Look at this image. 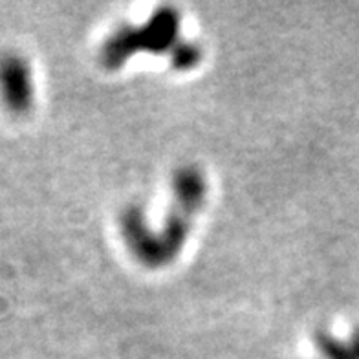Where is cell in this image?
Listing matches in <instances>:
<instances>
[{"mask_svg":"<svg viewBox=\"0 0 359 359\" xmlns=\"http://www.w3.org/2000/svg\"><path fill=\"white\" fill-rule=\"evenodd\" d=\"M35 88L28 59L17 52L0 55V101L15 116H24L34 107Z\"/></svg>","mask_w":359,"mask_h":359,"instance_id":"cell-2","label":"cell"},{"mask_svg":"<svg viewBox=\"0 0 359 359\" xmlns=\"http://www.w3.org/2000/svg\"><path fill=\"white\" fill-rule=\"evenodd\" d=\"M317 345L328 359H359V330L345 343L334 339L328 334H319Z\"/></svg>","mask_w":359,"mask_h":359,"instance_id":"cell-3","label":"cell"},{"mask_svg":"<svg viewBox=\"0 0 359 359\" xmlns=\"http://www.w3.org/2000/svg\"><path fill=\"white\" fill-rule=\"evenodd\" d=\"M200 61V48L194 44L180 43L172 48V65L178 70H189Z\"/></svg>","mask_w":359,"mask_h":359,"instance_id":"cell-4","label":"cell"},{"mask_svg":"<svg viewBox=\"0 0 359 359\" xmlns=\"http://www.w3.org/2000/svg\"><path fill=\"white\" fill-rule=\"evenodd\" d=\"M178 35V13L172 10L158 11L147 26L140 29L123 28L110 39L103 50V62L109 68H118L137 50L167 52L176 46Z\"/></svg>","mask_w":359,"mask_h":359,"instance_id":"cell-1","label":"cell"}]
</instances>
